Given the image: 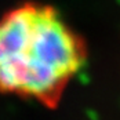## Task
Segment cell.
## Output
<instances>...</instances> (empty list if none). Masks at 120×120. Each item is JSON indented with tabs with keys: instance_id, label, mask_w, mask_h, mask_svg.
Listing matches in <instances>:
<instances>
[{
	"instance_id": "cell-1",
	"label": "cell",
	"mask_w": 120,
	"mask_h": 120,
	"mask_svg": "<svg viewBox=\"0 0 120 120\" xmlns=\"http://www.w3.org/2000/svg\"><path fill=\"white\" fill-rule=\"evenodd\" d=\"M83 61L80 39L54 8L28 3L0 18V88L52 99Z\"/></svg>"
}]
</instances>
